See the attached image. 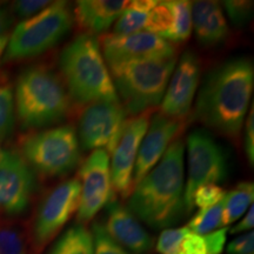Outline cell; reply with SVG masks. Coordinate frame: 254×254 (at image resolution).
<instances>
[{
	"instance_id": "obj_11",
	"label": "cell",
	"mask_w": 254,
	"mask_h": 254,
	"mask_svg": "<svg viewBox=\"0 0 254 254\" xmlns=\"http://www.w3.org/2000/svg\"><path fill=\"white\" fill-rule=\"evenodd\" d=\"M77 179L80 184L77 224L86 225L112 200L110 155L106 151L92 152L82 163Z\"/></svg>"
},
{
	"instance_id": "obj_24",
	"label": "cell",
	"mask_w": 254,
	"mask_h": 254,
	"mask_svg": "<svg viewBox=\"0 0 254 254\" xmlns=\"http://www.w3.org/2000/svg\"><path fill=\"white\" fill-rule=\"evenodd\" d=\"M173 8V25L166 38L172 44H180L189 40L192 34V18H190V1L187 0H171Z\"/></svg>"
},
{
	"instance_id": "obj_5",
	"label": "cell",
	"mask_w": 254,
	"mask_h": 254,
	"mask_svg": "<svg viewBox=\"0 0 254 254\" xmlns=\"http://www.w3.org/2000/svg\"><path fill=\"white\" fill-rule=\"evenodd\" d=\"M177 62L174 56L110 66L113 85L127 114L134 117L160 105Z\"/></svg>"
},
{
	"instance_id": "obj_2",
	"label": "cell",
	"mask_w": 254,
	"mask_h": 254,
	"mask_svg": "<svg viewBox=\"0 0 254 254\" xmlns=\"http://www.w3.org/2000/svg\"><path fill=\"white\" fill-rule=\"evenodd\" d=\"M184 153L185 144L176 139L128 196L129 211L154 230L170 228L187 214Z\"/></svg>"
},
{
	"instance_id": "obj_29",
	"label": "cell",
	"mask_w": 254,
	"mask_h": 254,
	"mask_svg": "<svg viewBox=\"0 0 254 254\" xmlns=\"http://www.w3.org/2000/svg\"><path fill=\"white\" fill-rule=\"evenodd\" d=\"M189 231L186 226L164 230L157 240V252L159 254H178L180 243Z\"/></svg>"
},
{
	"instance_id": "obj_10",
	"label": "cell",
	"mask_w": 254,
	"mask_h": 254,
	"mask_svg": "<svg viewBox=\"0 0 254 254\" xmlns=\"http://www.w3.org/2000/svg\"><path fill=\"white\" fill-rule=\"evenodd\" d=\"M127 113L120 101L88 104L78 120V141L82 150H104L111 155L118 142Z\"/></svg>"
},
{
	"instance_id": "obj_18",
	"label": "cell",
	"mask_w": 254,
	"mask_h": 254,
	"mask_svg": "<svg viewBox=\"0 0 254 254\" xmlns=\"http://www.w3.org/2000/svg\"><path fill=\"white\" fill-rule=\"evenodd\" d=\"M190 18L195 38L201 46L221 45L230 36V27L218 1L190 2Z\"/></svg>"
},
{
	"instance_id": "obj_1",
	"label": "cell",
	"mask_w": 254,
	"mask_h": 254,
	"mask_svg": "<svg viewBox=\"0 0 254 254\" xmlns=\"http://www.w3.org/2000/svg\"><path fill=\"white\" fill-rule=\"evenodd\" d=\"M254 86L253 63L237 57L208 73L195 103V118L208 128L237 139L249 112Z\"/></svg>"
},
{
	"instance_id": "obj_19",
	"label": "cell",
	"mask_w": 254,
	"mask_h": 254,
	"mask_svg": "<svg viewBox=\"0 0 254 254\" xmlns=\"http://www.w3.org/2000/svg\"><path fill=\"white\" fill-rule=\"evenodd\" d=\"M126 0H80L75 2L73 18L84 33L95 36L106 32L128 5Z\"/></svg>"
},
{
	"instance_id": "obj_17",
	"label": "cell",
	"mask_w": 254,
	"mask_h": 254,
	"mask_svg": "<svg viewBox=\"0 0 254 254\" xmlns=\"http://www.w3.org/2000/svg\"><path fill=\"white\" fill-rule=\"evenodd\" d=\"M104 230L123 249L132 254H147L153 247V238L134 214L116 199L106 205Z\"/></svg>"
},
{
	"instance_id": "obj_15",
	"label": "cell",
	"mask_w": 254,
	"mask_h": 254,
	"mask_svg": "<svg viewBox=\"0 0 254 254\" xmlns=\"http://www.w3.org/2000/svg\"><path fill=\"white\" fill-rule=\"evenodd\" d=\"M201 65L193 51H186L177 62L160 103V111L168 118L184 120L190 113L198 90Z\"/></svg>"
},
{
	"instance_id": "obj_28",
	"label": "cell",
	"mask_w": 254,
	"mask_h": 254,
	"mask_svg": "<svg viewBox=\"0 0 254 254\" xmlns=\"http://www.w3.org/2000/svg\"><path fill=\"white\" fill-rule=\"evenodd\" d=\"M91 232L93 236V254H132L111 239L100 222H94Z\"/></svg>"
},
{
	"instance_id": "obj_34",
	"label": "cell",
	"mask_w": 254,
	"mask_h": 254,
	"mask_svg": "<svg viewBox=\"0 0 254 254\" xmlns=\"http://www.w3.org/2000/svg\"><path fill=\"white\" fill-rule=\"evenodd\" d=\"M227 254H254V232H246L228 244Z\"/></svg>"
},
{
	"instance_id": "obj_6",
	"label": "cell",
	"mask_w": 254,
	"mask_h": 254,
	"mask_svg": "<svg viewBox=\"0 0 254 254\" xmlns=\"http://www.w3.org/2000/svg\"><path fill=\"white\" fill-rule=\"evenodd\" d=\"M73 24L69 2H51L39 13L15 26L6 44L2 60L18 62L41 56L67 36Z\"/></svg>"
},
{
	"instance_id": "obj_14",
	"label": "cell",
	"mask_w": 254,
	"mask_h": 254,
	"mask_svg": "<svg viewBox=\"0 0 254 254\" xmlns=\"http://www.w3.org/2000/svg\"><path fill=\"white\" fill-rule=\"evenodd\" d=\"M99 45L107 66L139 59L168 58L177 56V47L164 38L148 31L126 36L104 34Z\"/></svg>"
},
{
	"instance_id": "obj_8",
	"label": "cell",
	"mask_w": 254,
	"mask_h": 254,
	"mask_svg": "<svg viewBox=\"0 0 254 254\" xmlns=\"http://www.w3.org/2000/svg\"><path fill=\"white\" fill-rule=\"evenodd\" d=\"M187 147V182L184 190L187 214L193 209L194 190L206 184H217L226 179L228 173L227 157L214 138L205 129L190 133Z\"/></svg>"
},
{
	"instance_id": "obj_32",
	"label": "cell",
	"mask_w": 254,
	"mask_h": 254,
	"mask_svg": "<svg viewBox=\"0 0 254 254\" xmlns=\"http://www.w3.org/2000/svg\"><path fill=\"white\" fill-rule=\"evenodd\" d=\"M228 228L221 227L211 233L202 236L206 245V252L207 254H221L225 249L227 241Z\"/></svg>"
},
{
	"instance_id": "obj_13",
	"label": "cell",
	"mask_w": 254,
	"mask_h": 254,
	"mask_svg": "<svg viewBox=\"0 0 254 254\" xmlns=\"http://www.w3.org/2000/svg\"><path fill=\"white\" fill-rule=\"evenodd\" d=\"M36 189L33 170L21 154L5 150L0 155V215L17 217L30 205Z\"/></svg>"
},
{
	"instance_id": "obj_38",
	"label": "cell",
	"mask_w": 254,
	"mask_h": 254,
	"mask_svg": "<svg viewBox=\"0 0 254 254\" xmlns=\"http://www.w3.org/2000/svg\"><path fill=\"white\" fill-rule=\"evenodd\" d=\"M7 40H8V37L6 36V37H4V38H1V39H0V56L2 55V53H4V51H5V47H6V44H7ZM1 150H0V155H1Z\"/></svg>"
},
{
	"instance_id": "obj_21",
	"label": "cell",
	"mask_w": 254,
	"mask_h": 254,
	"mask_svg": "<svg viewBox=\"0 0 254 254\" xmlns=\"http://www.w3.org/2000/svg\"><path fill=\"white\" fill-rule=\"evenodd\" d=\"M93 236L86 225L69 226L51 249L49 254H93Z\"/></svg>"
},
{
	"instance_id": "obj_12",
	"label": "cell",
	"mask_w": 254,
	"mask_h": 254,
	"mask_svg": "<svg viewBox=\"0 0 254 254\" xmlns=\"http://www.w3.org/2000/svg\"><path fill=\"white\" fill-rule=\"evenodd\" d=\"M153 110L145 111L131 119H127L118 142L110 158L111 184L113 193L127 199L133 190V171L139 147L147 132Z\"/></svg>"
},
{
	"instance_id": "obj_30",
	"label": "cell",
	"mask_w": 254,
	"mask_h": 254,
	"mask_svg": "<svg viewBox=\"0 0 254 254\" xmlns=\"http://www.w3.org/2000/svg\"><path fill=\"white\" fill-rule=\"evenodd\" d=\"M224 7L230 18L231 23L240 27L246 25L252 19L253 15V2L252 1H224Z\"/></svg>"
},
{
	"instance_id": "obj_25",
	"label": "cell",
	"mask_w": 254,
	"mask_h": 254,
	"mask_svg": "<svg viewBox=\"0 0 254 254\" xmlns=\"http://www.w3.org/2000/svg\"><path fill=\"white\" fill-rule=\"evenodd\" d=\"M222 211H224V202L220 201L212 207L199 209L195 215L187 224V228L193 233L199 236L211 233L215 230H219L222 225Z\"/></svg>"
},
{
	"instance_id": "obj_4",
	"label": "cell",
	"mask_w": 254,
	"mask_h": 254,
	"mask_svg": "<svg viewBox=\"0 0 254 254\" xmlns=\"http://www.w3.org/2000/svg\"><path fill=\"white\" fill-rule=\"evenodd\" d=\"M15 117L21 129H43L67 117L71 99L60 75L50 66H28L18 75Z\"/></svg>"
},
{
	"instance_id": "obj_23",
	"label": "cell",
	"mask_w": 254,
	"mask_h": 254,
	"mask_svg": "<svg viewBox=\"0 0 254 254\" xmlns=\"http://www.w3.org/2000/svg\"><path fill=\"white\" fill-rule=\"evenodd\" d=\"M15 120L13 85L7 73L0 69V142L6 141L12 135Z\"/></svg>"
},
{
	"instance_id": "obj_37",
	"label": "cell",
	"mask_w": 254,
	"mask_h": 254,
	"mask_svg": "<svg viewBox=\"0 0 254 254\" xmlns=\"http://www.w3.org/2000/svg\"><path fill=\"white\" fill-rule=\"evenodd\" d=\"M13 17H12L11 9L2 2H0V39L7 36V32L11 27Z\"/></svg>"
},
{
	"instance_id": "obj_22",
	"label": "cell",
	"mask_w": 254,
	"mask_h": 254,
	"mask_svg": "<svg viewBox=\"0 0 254 254\" xmlns=\"http://www.w3.org/2000/svg\"><path fill=\"white\" fill-rule=\"evenodd\" d=\"M254 185L250 182H241L226 193L222 211V225H231L240 219L253 205Z\"/></svg>"
},
{
	"instance_id": "obj_31",
	"label": "cell",
	"mask_w": 254,
	"mask_h": 254,
	"mask_svg": "<svg viewBox=\"0 0 254 254\" xmlns=\"http://www.w3.org/2000/svg\"><path fill=\"white\" fill-rule=\"evenodd\" d=\"M51 2L47 0H19L12 4V11L18 18L26 20L43 11Z\"/></svg>"
},
{
	"instance_id": "obj_27",
	"label": "cell",
	"mask_w": 254,
	"mask_h": 254,
	"mask_svg": "<svg viewBox=\"0 0 254 254\" xmlns=\"http://www.w3.org/2000/svg\"><path fill=\"white\" fill-rule=\"evenodd\" d=\"M226 195V190L217 184H206L199 186L194 190L192 198L193 207L196 206L200 209L212 207L224 200Z\"/></svg>"
},
{
	"instance_id": "obj_9",
	"label": "cell",
	"mask_w": 254,
	"mask_h": 254,
	"mask_svg": "<svg viewBox=\"0 0 254 254\" xmlns=\"http://www.w3.org/2000/svg\"><path fill=\"white\" fill-rule=\"evenodd\" d=\"M80 184L77 178L59 184L44 196L38 206L31 230L32 249L40 253L77 213Z\"/></svg>"
},
{
	"instance_id": "obj_26",
	"label": "cell",
	"mask_w": 254,
	"mask_h": 254,
	"mask_svg": "<svg viewBox=\"0 0 254 254\" xmlns=\"http://www.w3.org/2000/svg\"><path fill=\"white\" fill-rule=\"evenodd\" d=\"M0 254H27L20 231L11 226H0Z\"/></svg>"
},
{
	"instance_id": "obj_36",
	"label": "cell",
	"mask_w": 254,
	"mask_h": 254,
	"mask_svg": "<svg viewBox=\"0 0 254 254\" xmlns=\"http://www.w3.org/2000/svg\"><path fill=\"white\" fill-rule=\"evenodd\" d=\"M253 226H254V207L252 205L249 208V211L246 212L245 217L241 219L237 225H234V226L231 228V231L228 232L232 234L243 233V232H250L253 230Z\"/></svg>"
},
{
	"instance_id": "obj_7",
	"label": "cell",
	"mask_w": 254,
	"mask_h": 254,
	"mask_svg": "<svg viewBox=\"0 0 254 254\" xmlns=\"http://www.w3.org/2000/svg\"><path fill=\"white\" fill-rule=\"evenodd\" d=\"M20 150L28 166L46 178L66 176L80 161L77 131L69 125L32 133L21 141Z\"/></svg>"
},
{
	"instance_id": "obj_20",
	"label": "cell",
	"mask_w": 254,
	"mask_h": 254,
	"mask_svg": "<svg viewBox=\"0 0 254 254\" xmlns=\"http://www.w3.org/2000/svg\"><path fill=\"white\" fill-rule=\"evenodd\" d=\"M157 0H135L129 1L123 13L114 23L113 36H126L146 30L150 13Z\"/></svg>"
},
{
	"instance_id": "obj_16",
	"label": "cell",
	"mask_w": 254,
	"mask_h": 254,
	"mask_svg": "<svg viewBox=\"0 0 254 254\" xmlns=\"http://www.w3.org/2000/svg\"><path fill=\"white\" fill-rule=\"evenodd\" d=\"M184 120L168 118L161 113L151 117L147 132L139 147L133 171V187L159 163L168 146L180 135Z\"/></svg>"
},
{
	"instance_id": "obj_33",
	"label": "cell",
	"mask_w": 254,
	"mask_h": 254,
	"mask_svg": "<svg viewBox=\"0 0 254 254\" xmlns=\"http://www.w3.org/2000/svg\"><path fill=\"white\" fill-rule=\"evenodd\" d=\"M178 254H207L204 238L189 231L180 243Z\"/></svg>"
},
{
	"instance_id": "obj_35",
	"label": "cell",
	"mask_w": 254,
	"mask_h": 254,
	"mask_svg": "<svg viewBox=\"0 0 254 254\" xmlns=\"http://www.w3.org/2000/svg\"><path fill=\"white\" fill-rule=\"evenodd\" d=\"M254 110L253 106L250 111L246 119V132H245V151L250 165L254 164Z\"/></svg>"
},
{
	"instance_id": "obj_3",
	"label": "cell",
	"mask_w": 254,
	"mask_h": 254,
	"mask_svg": "<svg viewBox=\"0 0 254 254\" xmlns=\"http://www.w3.org/2000/svg\"><path fill=\"white\" fill-rule=\"evenodd\" d=\"M59 68L69 99L75 104L86 106L99 101H119L95 36L79 34L64 47Z\"/></svg>"
}]
</instances>
